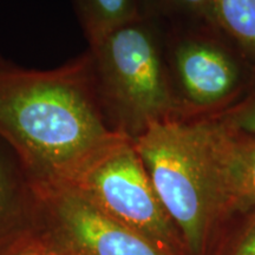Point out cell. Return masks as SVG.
<instances>
[{"instance_id": "5", "label": "cell", "mask_w": 255, "mask_h": 255, "mask_svg": "<svg viewBox=\"0 0 255 255\" xmlns=\"http://www.w3.org/2000/svg\"><path fill=\"white\" fill-rule=\"evenodd\" d=\"M167 53L169 76L181 117L213 114L212 110L222 104L237 88V65L214 41L188 36L174 40Z\"/></svg>"}, {"instance_id": "3", "label": "cell", "mask_w": 255, "mask_h": 255, "mask_svg": "<svg viewBox=\"0 0 255 255\" xmlns=\"http://www.w3.org/2000/svg\"><path fill=\"white\" fill-rule=\"evenodd\" d=\"M159 25L138 15L88 44L104 119L113 131L130 141L152 123L181 117Z\"/></svg>"}, {"instance_id": "8", "label": "cell", "mask_w": 255, "mask_h": 255, "mask_svg": "<svg viewBox=\"0 0 255 255\" xmlns=\"http://www.w3.org/2000/svg\"><path fill=\"white\" fill-rule=\"evenodd\" d=\"M139 15L182 27L216 26L215 0H136Z\"/></svg>"}, {"instance_id": "2", "label": "cell", "mask_w": 255, "mask_h": 255, "mask_svg": "<svg viewBox=\"0 0 255 255\" xmlns=\"http://www.w3.org/2000/svg\"><path fill=\"white\" fill-rule=\"evenodd\" d=\"M188 255H207L242 215L233 130L215 113L149 126L132 141Z\"/></svg>"}, {"instance_id": "1", "label": "cell", "mask_w": 255, "mask_h": 255, "mask_svg": "<svg viewBox=\"0 0 255 255\" xmlns=\"http://www.w3.org/2000/svg\"><path fill=\"white\" fill-rule=\"evenodd\" d=\"M0 139L38 190L64 188L126 137L108 126L88 50L53 69H30L0 55Z\"/></svg>"}, {"instance_id": "14", "label": "cell", "mask_w": 255, "mask_h": 255, "mask_svg": "<svg viewBox=\"0 0 255 255\" xmlns=\"http://www.w3.org/2000/svg\"><path fill=\"white\" fill-rule=\"evenodd\" d=\"M15 255H33V254H25L24 253V254H15Z\"/></svg>"}, {"instance_id": "4", "label": "cell", "mask_w": 255, "mask_h": 255, "mask_svg": "<svg viewBox=\"0 0 255 255\" xmlns=\"http://www.w3.org/2000/svg\"><path fill=\"white\" fill-rule=\"evenodd\" d=\"M64 189L75 191L105 215L149 239L168 254H187L182 238L130 139H123L92 159Z\"/></svg>"}, {"instance_id": "7", "label": "cell", "mask_w": 255, "mask_h": 255, "mask_svg": "<svg viewBox=\"0 0 255 255\" xmlns=\"http://www.w3.org/2000/svg\"><path fill=\"white\" fill-rule=\"evenodd\" d=\"M88 44L139 15L136 0H71Z\"/></svg>"}, {"instance_id": "13", "label": "cell", "mask_w": 255, "mask_h": 255, "mask_svg": "<svg viewBox=\"0 0 255 255\" xmlns=\"http://www.w3.org/2000/svg\"><path fill=\"white\" fill-rule=\"evenodd\" d=\"M216 115L232 129L255 137V92L237 107Z\"/></svg>"}, {"instance_id": "9", "label": "cell", "mask_w": 255, "mask_h": 255, "mask_svg": "<svg viewBox=\"0 0 255 255\" xmlns=\"http://www.w3.org/2000/svg\"><path fill=\"white\" fill-rule=\"evenodd\" d=\"M11 154V149L0 139V255H15L6 245V234L11 231L26 200V191L19 182L9 158Z\"/></svg>"}, {"instance_id": "11", "label": "cell", "mask_w": 255, "mask_h": 255, "mask_svg": "<svg viewBox=\"0 0 255 255\" xmlns=\"http://www.w3.org/2000/svg\"><path fill=\"white\" fill-rule=\"evenodd\" d=\"M232 130L234 131V165L245 214L255 208V137Z\"/></svg>"}, {"instance_id": "12", "label": "cell", "mask_w": 255, "mask_h": 255, "mask_svg": "<svg viewBox=\"0 0 255 255\" xmlns=\"http://www.w3.org/2000/svg\"><path fill=\"white\" fill-rule=\"evenodd\" d=\"M222 241L220 255H255V208L241 215L238 225Z\"/></svg>"}, {"instance_id": "10", "label": "cell", "mask_w": 255, "mask_h": 255, "mask_svg": "<svg viewBox=\"0 0 255 255\" xmlns=\"http://www.w3.org/2000/svg\"><path fill=\"white\" fill-rule=\"evenodd\" d=\"M215 25L255 58V0H215Z\"/></svg>"}, {"instance_id": "6", "label": "cell", "mask_w": 255, "mask_h": 255, "mask_svg": "<svg viewBox=\"0 0 255 255\" xmlns=\"http://www.w3.org/2000/svg\"><path fill=\"white\" fill-rule=\"evenodd\" d=\"M39 193L76 255H170L75 191L60 188Z\"/></svg>"}]
</instances>
